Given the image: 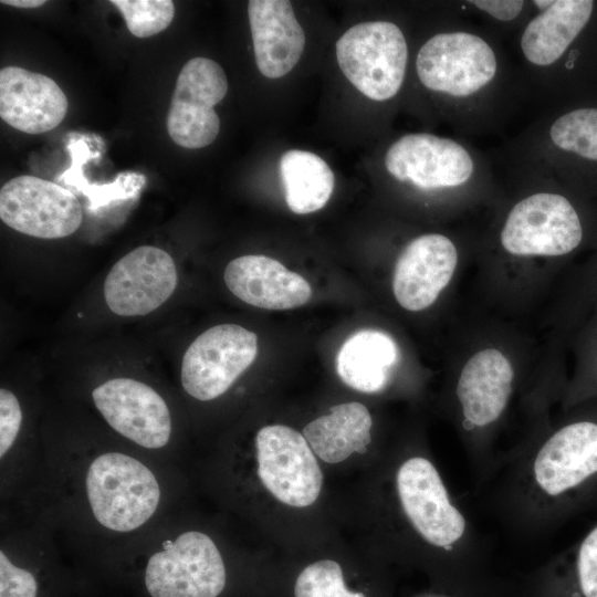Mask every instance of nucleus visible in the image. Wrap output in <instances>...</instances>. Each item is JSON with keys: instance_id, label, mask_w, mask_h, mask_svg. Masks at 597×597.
I'll return each instance as SVG.
<instances>
[{"instance_id": "15", "label": "nucleus", "mask_w": 597, "mask_h": 597, "mask_svg": "<svg viewBox=\"0 0 597 597\" xmlns=\"http://www.w3.org/2000/svg\"><path fill=\"white\" fill-rule=\"evenodd\" d=\"M92 397L107 423L125 438L148 449L169 441V409L150 386L132 378H114L96 387Z\"/></svg>"}, {"instance_id": "2", "label": "nucleus", "mask_w": 597, "mask_h": 597, "mask_svg": "<svg viewBox=\"0 0 597 597\" xmlns=\"http://www.w3.org/2000/svg\"><path fill=\"white\" fill-rule=\"evenodd\" d=\"M394 488L404 520L439 557L463 567L485 548L467 511L453 500L428 457L415 454L404 459L395 472Z\"/></svg>"}, {"instance_id": "23", "label": "nucleus", "mask_w": 597, "mask_h": 597, "mask_svg": "<svg viewBox=\"0 0 597 597\" xmlns=\"http://www.w3.org/2000/svg\"><path fill=\"white\" fill-rule=\"evenodd\" d=\"M279 168L285 201L293 212L311 213L327 203L334 189V174L318 155L291 149L281 156Z\"/></svg>"}, {"instance_id": "3", "label": "nucleus", "mask_w": 597, "mask_h": 597, "mask_svg": "<svg viewBox=\"0 0 597 597\" xmlns=\"http://www.w3.org/2000/svg\"><path fill=\"white\" fill-rule=\"evenodd\" d=\"M514 391V369L495 348L475 353L464 364L455 385L460 425L469 463L478 480L491 467V429L504 416Z\"/></svg>"}, {"instance_id": "28", "label": "nucleus", "mask_w": 597, "mask_h": 597, "mask_svg": "<svg viewBox=\"0 0 597 597\" xmlns=\"http://www.w3.org/2000/svg\"><path fill=\"white\" fill-rule=\"evenodd\" d=\"M38 584L33 575L13 565L0 552V597H36Z\"/></svg>"}, {"instance_id": "12", "label": "nucleus", "mask_w": 597, "mask_h": 597, "mask_svg": "<svg viewBox=\"0 0 597 597\" xmlns=\"http://www.w3.org/2000/svg\"><path fill=\"white\" fill-rule=\"evenodd\" d=\"M0 218L13 230L41 239H59L74 233L83 220L75 195L66 188L35 176L22 175L0 190Z\"/></svg>"}, {"instance_id": "20", "label": "nucleus", "mask_w": 597, "mask_h": 597, "mask_svg": "<svg viewBox=\"0 0 597 597\" xmlns=\"http://www.w3.org/2000/svg\"><path fill=\"white\" fill-rule=\"evenodd\" d=\"M253 52L260 73L268 78L287 74L298 62L305 33L286 0L248 2Z\"/></svg>"}, {"instance_id": "7", "label": "nucleus", "mask_w": 597, "mask_h": 597, "mask_svg": "<svg viewBox=\"0 0 597 597\" xmlns=\"http://www.w3.org/2000/svg\"><path fill=\"white\" fill-rule=\"evenodd\" d=\"M145 584L151 597H217L226 585V568L213 541L189 531L150 556Z\"/></svg>"}, {"instance_id": "8", "label": "nucleus", "mask_w": 597, "mask_h": 597, "mask_svg": "<svg viewBox=\"0 0 597 597\" xmlns=\"http://www.w3.org/2000/svg\"><path fill=\"white\" fill-rule=\"evenodd\" d=\"M420 82L429 90L467 97L485 87L496 74V57L489 43L468 32H444L430 38L416 60Z\"/></svg>"}, {"instance_id": "31", "label": "nucleus", "mask_w": 597, "mask_h": 597, "mask_svg": "<svg viewBox=\"0 0 597 597\" xmlns=\"http://www.w3.org/2000/svg\"><path fill=\"white\" fill-rule=\"evenodd\" d=\"M594 398H597V363L574 386L569 395V404L575 406Z\"/></svg>"}, {"instance_id": "5", "label": "nucleus", "mask_w": 597, "mask_h": 597, "mask_svg": "<svg viewBox=\"0 0 597 597\" xmlns=\"http://www.w3.org/2000/svg\"><path fill=\"white\" fill-rule=\"evenodd\" d=\"M336 57L346 78L373 101H386L400 90L408 59L402 31L389 21L358 23L336 42Z\"/></svg>"}, {"instance_id": "14", "label": "nucleus", "mask_w": 597, "mask_h": 597, "mask_svg": "<svg viewBox=\"0 0 597 597\" xmlns=\"http://www.w3.org/2000/svg\"><path fill=\"white\" fill-rule=\"evenodd\" d=\"M385 166L397 180L425 190L459 187L474 171L473 159L462 145L426 133L395 142L386 153Z\"/></svg>"}, {"instance_id": "11", "label": "nucleus", "mask_w": 597, "mask_h": 597, "mask_svg": "<svg viewBox=\"0 0 597 597\" xmlns=\"http://www.w3.org/2000/svg\"><path fill=\"white\" fill-rule=\"evenodd\" d=\"M258 474L284 504L304 507L320 495L323 473L303 433L283 425L266 426L255 438Z\"/></svg>"}, {"instance_id": "18", "label": "nucleus", "mask_w": 597, "mask_h": 597, "mask_svg": "<svg viewBox=\"0 0 597 597\" xmlns=\"http://www.w3.org/2000/svg\"><path fill=\"white\" fill-rule=\"evenodd\" d=\"M230 292L255 307L290 310L302 306L312 295L308 282L281 262L260 254L233 259L224 270Z\"/></svg>"}, {"instance_id": "4", "label": "nucleus", "mask_w": 597, "mask_h": 597, "mask_svg": "<svg viewBox=\"0 0 597 597\" xmlns=\"http://www.w3.org/2000/svg\"><path fill=\"white\" fill-rule=\"evenodd\" d=\"M86 492L95 519L116 532L142 526L160 499L154 473L137 459L118 452L104 453L91 463Z\"/></svg>"}, {"instance_id": "25", "label": "nucleus", "mask_w": 597, "mask_h": 597, "mask_svg": "<svg viewBox=\"0 0 597 597\" xmlns=\"http://www.w3.org/2000/svg\"><path fill=\"white\" fill-rule=\"evenodd\" d=\"M564 569V597H597V522L556 558Z\"/></svg>"}, {"instance_id": "1", "label": "nucleus", "mask_w": 597, "mask_h": 597, "mask_svg": "<svg viewBox=\"0 0 597 597\" xmlns=\"http://www.w3.org/2000/svg\"><path fill=\"white\" fill-rule=\"evenodd\" d=\"M501 453L478 480L479 502L509 533L537 538L597 506V401Z\"/></svg>"}, {"instance_id": "9", "label": "nucleus", "mask_w": 597, "mask_h": 597, "mask_svg": "<svg viewBox=\"0 0 597 597\" xmlns=\"http://www.w3.org/2000/svg\"><path fill=\"white\" fill-rule=\"evenodd\" d=\"M256 353L255 333L237 324L212 326L190 344L182 357V387L198 400L214 399L254 362Z\"/></svg>"}, {"instance_id": "32", "label": "nucleus", "mask_w": 597, "mask_h": 597, "mask_svg": "<svg viewBox=\"0 0 597 597\" xmlns=\"http://www.w3.org/2000/svg\"><path fill=\"white\" fill-rule=\"evenodd\" d=\"M2 4L12 6L17 8H38L45 3L44 0H2Z\"/></svg>"}, {"instance_id": "26", "label": "nucleus", "mask_w": 597, "mask_h": 597, "mask_svg": "<svg viewBox=\"0 0 597 597\" xmlns=\"http://www.w3.org/2000/svg\"><path fill=\"white\" fill-rule=\"evenodd\" d=\"M125 19L128 31L137 38H149L168 28L175 15L170 0H112Z\"/></svg>"}, {"instance_id": "29", "label": "nucleus", "mask_w": 597, "mask_h": 597, "mask_svg": "<svg viewBox=\"0 0 597 597\" xmlns=\"http://www.w3.org/2000/svg\"><path fill=\"white\" fill-rule=\"evenodd\" d=\"M22 421V411L17 397L6 388L0 389V457L13 444Z\"/></svg>"}, {"instance_id": "27", "label": "nucleus", "mask_w": 597, "mask_h": 597, "mask_svg": "<svg viewBox=\"0 0 597 597\" xmlns=\"http://www.w3.org/2000/svg\"><path fill=\"white\" fill-rule=\"evenodd\" d=\"M295 597H365L362 593L349 591L344 583L338 563L331 559L315 562L298 575Z\"/></svg>"}, {"instance_id": "6", "label": "nucleus", "mask_w": 597, "mask_h": 597, "mask_svg": "<svg viewBox=\"0 0 597 597\" xmlns=\"http://www.w3.org/2000/svg\"><path fill=\"white\" fill-rule=\"evenodd\" d=\"M586 237L584 216L566 196L537 192L519 201L501 231L504 250L517 256H563Z\"/></svg>"}, {"instance_id": "21", "label": "nucleus", "mask_w": 597, "mask_h": 597, "mask_svg": "<svg viewBox=\"0 0 597 597\" xmlns=\"http://www.w3.org/2000/svg\"><path fill=\"white\" fill-rule=\"evenodd\" d=\"M398 360L396 342L386 333L362 329L342 345L336 369L341 379L362 392L384 389Z\"/></svg>"}, {"instance_id": "16", "label": "nucleus", "mask_w": 597, "mask_h": 597, "mask_svg": "<svg viewBox=\"0 0 597 597\" xmlns=\"http://www.w3.org/2000/svg\"><path fill=\"white\" fill-rule=\"evenodd\" d=\"M457 264V248L446 235L428 233L412 240L395 265L392 291L399 305L411 312L432 305Z\"/></svg>"}, {"instance_id": "24", "label": "nucleus", "mask_w": 597, "mask_h": 597, "mask_svg": "<svg viewBox=\"0 0 597 597\" xmlns=\"http://www.w3.org/2000/svg\"><path fill=\"white\" fill-rule=\"evenodd\" d=\"M549 139L555 148L597 177V104L576 106L551 125Z\"/></svg>"}, {"instance_id": "22", "label": "nucleus", "mask_w": 597, "mask_h": 597, "mask_svg": "<svg viewBox=\"0 0 597 597\" xmlns=\"http://www.w3.org/2000/svg\"><path fill=\"white\" fill-rule=\"evenodd\" d=\"M371 426V416L363 404L346 402L306 425L303 436L318 458L337 463L354 452L367 451Z\"/></svg>"}, {"instance_id": "30", "label": "nucleus", "mask_w": 597, "mask_h": 597, "mask_svg": "<svg viewBox=\"0 0 597 597\" xmlns=\"http://www.w3.org/2000/svg\"><path fill=\"white\" fill-rule=\"evenodd\" d=\"M470 3L501 21H511L515 19L521 13L524 6V1L514 0H478L470 1Z\"/></svg>"}, {"instance_id": "19", "label": "nucleus", "mask_w": 597, "mask_h": 597, "mask_svg": "<svg viewBox=\"0 0 597 597\" xmlns=\"http://www.w3.org/2000/svg\"><path fill=\"white\" fill-rule=\"evenodd\" d=\"M534 3L545 10L530 21L521 38L522 52L532 64H554L595 25L597 3L593 0Z\"/></svg>"}, {"instance_id": "13", "label": "nucleus", "mask_w": 597, "mask_h": 597, "mask_svg": "<svg viewBox=\"0 0 597 597\" xmlns=\"http://www.w3.org/2000/svg\"><path fill=\"white\" fill-rule=\"evenodd\" d=\"M176 286L177 270L170 254L154 245H140L113 265L103 291L113 313L142 316L163 305Z\"/></svg>"}, {"instance_id": "17", "label": "nucleus", "mask_w": 597, "mask_h": 597, "mask_svg": "<svg viewBox=\"0 0 597 597\" xmlns=\"http://www.w3.org/2000/svg\"><path fill=\"white\" fill-rule=\"evenodd\" d=\"M67 98L51 77L19 66L0 71V116L27 134L54 129L67 113Z\"/></svg>"}, {"instance_id": "10", "label": "nucleus", "mask_w": 597, "mask_h": 597, "mask_svg": "<svg viewBox=\"0 0 597 597\" xmlns=\"http://www.w3.org/2000/svg\"><path fill=\"white\" fill-rule=\"evenodd\" d=\"M223 69L211 59H190L179 72L166 118L167 132L178 146L198 149L218 136L220 119L214 111L226 96Z\"/></svg>"}]
</instances>
